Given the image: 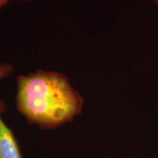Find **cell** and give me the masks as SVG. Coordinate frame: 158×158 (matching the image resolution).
<instances>
[{
	"mask_svg": "<svg viewBox=\"0 0 158 158\" xmlns=\"http://www.w3.org/2000/svg\"><path fill=\"white\" fill-rule=\"evenodd\" d=\"M84 99L64 75L38 70L18 76L15 106L30 124L55 129L81 114Z\"/></svg>",
	"mask_w": 158,
	"mask_h": 158,
	"instance_id": "6da1fadb",
	"label": "cell"
},
{
	"mask_svg": "<svg viewBox=\"0 0 158 158\" xmlns=\"http://www.w3.org/2000/svg\"><path fill=\"white\" fill-rule=\"evenodd\" d=\"M6 103L0 99V158H23L19 143L13 130L3 120Z\"/></svg>",
	"mask_w": 158,
	"mask_h": 158,
	"instance_id": "7a4b0ae2",
	"label": "cell"
},
{
	"mask_svg": "<svg viewBox=\"0 0 158 158\" xmlns=\"http://www.w3.org/2000/svg\"><path fill=\"white\" fill-rule=\"evenodd\" d=\"M14 68L10 63L4 62L0 64V81L13 74Z\"/></svg>",
	"mask_w": 158,
	"mask_h": 158,
	"instance_id": "3957f363",
	"label": "cell"
},
{
	"mask_svg": "<svg viewBox=\"0 0 158 158\" xmlns=\"http://www.w3.org/2000/svg\"><path fill=\"white\" fill-rule=\"evenodd\" d=\"M10 1H11V0H0V10H1L2 9V7H5V6L7 5ZM18 1L27 2L29 1V0H18Z\"/></svg>",
	"mask_w": 158,
	"mask_h": 158,
	"instance_id": "277c9868",
	"label": "cell"
},
{
	"mask_svg": "<svg viewBox=\"0 0 158 158\" xmlns=\"http://www.w3.org/2000/svg\"><path fill=\"white\" fill-rule=\"evenodd\" d=\"M152 1L155 5H158V0H152Z\"/></svg>",
	"mask_w": 158,
	"mask_h": 158,
	"instance_id": "5b68a950",
	"label": "cell"
}]
</instances>
